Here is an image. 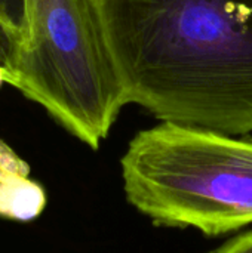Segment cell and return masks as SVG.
Returning <instances> with one entry per match:
<instances>
[{
	"label": "cell",
	"mask_w": 252,
	"mask_h": 253,
	"mask_svg": "<svg viewBox=\"0 0 252 253\" xmlns=\"http://www.w3.org/2000/svg\"><path fill=\"white\" fill-rule=\"evenodd\" d=\"M125 104L252 133V0H98Z\"/></svg>",
	"instance_id": "6da1fadb"
},
{
	"label": "cell",
	"mask_w": 252,
	"mask_h": 253,
	"mask_svg": "<svg viewBox=\"0 0 252 253\" xmlns=\"http://www.w3.org/2000/svg\"><path fill=\"white\" fill-rule=\"evenodd\" d=\"M128 203L154 225L218 237L252 225V133L162 122L120 159Z\"/></svg>",
	"instance_id": "7a4b0ae2"
},
{
	"label": "cell",
	"mask_w": 252,
	"mask_h": 253,
	"mask_svg": "<svg viewBox=\"0 0 252 253\" xmlns=\"http://www.w3.org/2000/svg\"><path fill=\"white\" fill-rule=\"evenodd\" d=\"M6 70V83L94 151L126 105L98 0H24V33Z\"/></svg>",
	"instance_id": "3957f363"
},
{
	"label": "cell",
	"mask_w": 252,
	"mask_h": 253,
	"mask_svg": "<svg viewBox=\"0 0 252 253\" xmlns=\"http://www.w3.org/2000/svg\"><path fill=\"white\" fill-rule=\"evenodd\" d=\"M46 203V190L30 178V170L0 173V218L31 222L43 213Z\"/></svg>",
	"instance_id": "277c9868"
},
{
	"label": "cell",
	"mask_w": 252,
	"mask_h": 253,
	"mask_svg": "<svg viewBox=\"0 0 252 253\" xmlns=\"http://www.w3.org/2000/svg\"><path fill=\"white\" fill-rule=\"evenodd\" d=\"M0 24L18 43L24 33V0H0Z\"/></svg>",
	"instance_id": "5b68a950"
},
{
	"label": "cell",
	"mask_w": 252,
	"mask_h": 253,
	"mask_svg": "<svg viewBox=\"0 0 252 253\" xmlns=\"http://www.w3.org/2000/svg\"><path fill=\"white\" fill-rule=\"evenodd\" d=\"M30 170V166L4 142L0 139V173Z\"/></svg>",
	"instance_id": "8992f818"
},
{
	"label": "cell",
	"mask_w": 252,
	"mask_h": 253,
	"mask_svg": "<svg viewBox=\"0 0 252 253\" xmlns=\"http://www.w3.org/2000/svg\"><path fill=\"white\" fill-rule=\"evenodd\" d=\"M211 253H252V230L235 236Z\"/></svg>",
	"instance_id": "52a82bcc"
},
{
	"label": "cell",
	"mask_w": 252,
	"mask_h": 253,
	"mask_svg": "<svg viewBox=\"0 0 252 253\" xmlns=\"http://www.w3.org/2000/svg\"><path fill=\"white\" fill-rule=\"evenodd\" d=\"M15 43L16 42H15L13 36L0 24V65H3L4 68L10 62Z\"/></svg>",
	"instance_id": "ba28073f"
},
{
	"label": "cell",
	"mask_w": 252,
	"mask_h": 253,
	"mask_svg": "<svg viewBox=\"0 0 252 253\" xmlns=\"http://www.w3.org/2000/svg\"><path fill=\"white\" fill-rule=\"evenodd\" d=\"M6 80H7V70L3 65H0V87L3 83H6Z\"/></svg>",
	"instance_id": "9c48e42d"
}]
</instances>
